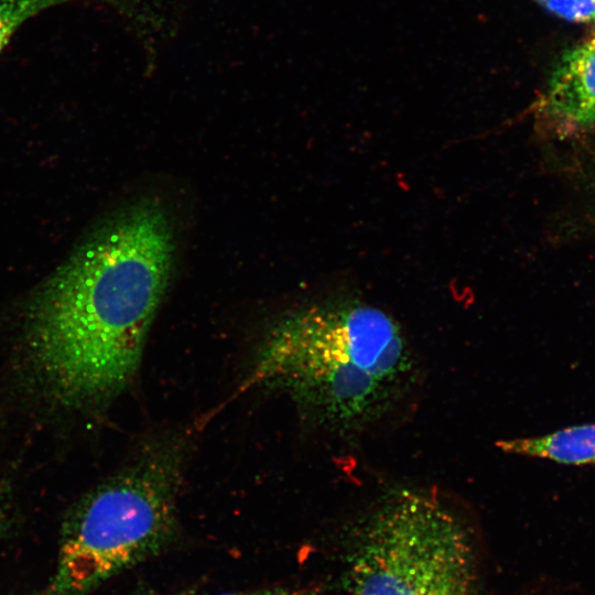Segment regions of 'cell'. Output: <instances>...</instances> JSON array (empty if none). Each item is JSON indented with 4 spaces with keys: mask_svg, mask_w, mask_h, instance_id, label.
Instances as JSON below:
<instances>
[{
    "mask_svg": "<svg viewBox=\"0 0 595 595\" xmlns=\"http://www.w3.org/2000/svg\"><path fill=\"white\" fill-rule=\"evenodd\" d=\"M174 259L165 208L143 198L109 219L37 289L28 307L29 348L57 396L96 402L132 379Z\"/></svg>",
    "mask_w": 595,
    "mask_h": 595,
    "instance_id": "1",
    "label": "cell"
},
{
    "mask_svg": "<svg viewBox=\"0 0 595 595\" xmlns=\"http://www.w3.org/2000/svg\"><path fill=\"white\" fill-rule=\"evenodd\" d=\"M250 383L288 393L313 423L344 441L380 432L414 405L419 353L400 323L361 300L310 305L266 338Z\"/></svg>",
    "mask_w": 595,
    "mask_h": 595,
    "instance_id": "2",
    "label": "cell"
},
{
    "mask_svg": "<svg viewBox=\"0 0 595 595\" xmlns=\"http://www.w3.org/2000/svg\"><path fill=\"white\" fill-rule=\"evenodd\" d=\"M351 538L350 595L473 594L469 527L434 488H386L357 518Z\"/></svg>",
    "mask_w": 595,
    "mask_h": 595,
    "instance_id": "3",
    "label": "cell"
},
{
    "mask_svg": "<svg viewBox=\"0 0 595 595\" xmlns=\"http://www.w3.org/2000/svg\"><path fill=\"white\" fill-rule=\"evenodd\" d=\"M176 450H149L74 513L63 532L51 595H87L167 544L176 529Z\"/></svg>",
    "mask_w": 595,
    "mask_h": 595,
    "instance_id": "4",
    "label": "cell"
},
{
    "mask_svg": "<svg viewBox=\"0 0 595 595\" xmlns=\"http://www.w3.org/2000/svg\"><path fill=\"white\" fill-rule=\"evenodd\" d=\"M540 111L558 126L595 129V40L567 51L553 71Z\"/></svg>",
    "mask_w": 595,
    "mask_h": 595,
    "instance_id": "5",
    "label": "cell"
},
{
    "mask_svg": "<svg viewBox=\"0 0 595 595\" xmlns=\"http://www.w3.org/2000/svg\"><path fill=\"white\" fill-rule=\"evenodd\" d=\"M497 446L505 453L561 464H595V424L571 426L542 436L504 440Z\"/></svg>",
    "mask_w": 595,
    "mask_h": 595,
    "instance_id": "6",
    "label": "cell"
},
{
    "mask_svg": "<svg viewBox=\"0 0 595 595\" xmlns=\"http://www.w3.org/2000/svg\"><path fill=\"white\" fill-rule=\"evenodd\" d=\"M74 0H0V53L14 32L37 13Z\"/></svg>",
    "mask_w": 595,
    "mask_h": 595,
    "instance_id": "7",
    "label": "cell"
},
{
    "mask_svg": "<svg viewBox=\"0 0 595 595\" xmlns=\"http://www.w3.org/2000/svg\"><path fill=\"white\" fill-rule=\"evenodd\" d=\"M547 11L575 23L595 24V0H533Z\"/></svg>",
    "mask_w": 595,
    "mask_h": 595,
    "instance_id": "8",
    "label": "cell"
},
{
    "mask_svg": "<svg viewBox=\"0 0 595 595\" xmlns=\"http://www.w3.org/2000/svg\"><path fill=\"white\" fill-rule=\"evenodd\" d=\"M218 595H302L301 592L283 588V587H274V588H264V589H257V591H250V592H238V593H224Z\"/></svg>",
    "mask_w": 595,
    "mask_h": 595,
    "instance_id": "9",
    "label": "cell"
},
{
    "mask_svg": "<svg viewBox=\"0 0 595 595\" xmlns=\"http://www.w3.org/2000/svg\"><path fill=\"white\" fill-rule=\"evenodd\" d=\"M6 520V506L3 502L2 494L0 493V538L4 531Z\"/></svg>",
    "mask_w": 595,
    "mask_h": 595,
    "instance_id": "10",
    "label": "cell"
},
{
    "mask_svg": "<svg viewBox=\"0 0 595 595\" xmlns=\"http://www.w3.org/2000/svg\"><path fill=\"white\" fill-rule=\"evenodd\" d=\"M35 595V594H34ZM36 595H51V594H36Z\"/></svg>",
    "mask_w": 595,
    "mask_h": 595,
    "instance_id": "11",
    "label": "cell"
},
{
    "mask_svg": "<svg viewBox=\"0 0 595 595\" xmlns=\"http://www.w3.org/2000/svg\"><path fill=\"white\" fill-rule=\"evenodd\" d=\"M592 39H594V40H595V33H594V35H593V37H592Z\"/></svg>",
    "mask_w": 595,
    "mask_h": 595,
    "instance_id": "12",
    "label": "cell"
}]
</instances>
